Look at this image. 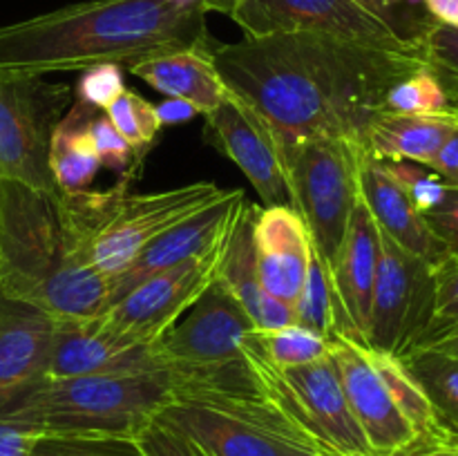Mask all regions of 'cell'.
Here are the masks:
<instances>
[{
    "mask_svg": "<svg viewBox=\"0 0 458 456\" xmlns=\"http://www.w3.org/2000/svg\"><path fill=\"white\" fill-rule=\"evenodd\" d=\"M34 436V429L0 418V456H27Z\"/></svg>",
    "mask_w": 458,
    "mask_h": 456,
    "instance_id": "cell-40",
    "label": "cell"
},
{
    "mask_svg": "<svg viewBox=\"0 0 458 456\" xmlns=\"http://www.w3.org/2000/svg\"><path fill=\"white\" fill-rule=\"evenodd\" d=\"M210 56L228 92L282 141L329 137L360 146L389 89L428 65L423 47L389 52L320 34L244 36L215 43Z\"/></svg>",
    "mask_w": 458,
    "mask_h": 456,
    "instance_id": "cell-1",
    "label": "cell"
},
{
    "mask_svg": "<svg viewBox=\"0 0 458 456\" xmlns=\"http://www.w3.org/2000/svg\"><path fill=\"white\" fill-rule=\"evenodd\" d=\"M27 456H146L134 436L36 434Z\"/></svg>",
    "mask_w": 458,
    "mask_h": 456,
    "instance_id": "cell-29",
    "label": "cell"
},
{
    "mask_svg": "<svg viewBox=\"0 0 458 456\" xmlns=\"http://www.w3.org/2000/svg\"><path fill=\"white\" fill-rule=\"evenodd\" d=\"M419 347L437 349V351L458 358V320L450 322V325L441 326V329H437V331H432V334L425 335V338L420 340Z\"/></svg>",
    "mask_w": 458,
    "mask_h": 456,
    "instance_id": "cell-42",
    "label": "cell"
},
{
    "mask_svg": "<svg viewBox=\"0 0 458 456\" xmlns=\"http://www.w3.org/2000/svg\"><path fill=\"white\" fill-rule=\"evenodd\" d=\"M432 275L434 322L428 334L458 320V250H447L437 264H432Z\"/></svg>",
    "mask_w": 458,
    "mask_h": 456,
    "instance_id": "cell-36",
    "label": "cell"
},
{
    "mask_svg": "<svg viewBox=\"0 0 458 456\" xmlns=\"http://www.w3.org/2000/svg\"><path fill=\"white\" fill-rule=\"evenodd\" d=\"M94 112L97 107L74 101L54 128L49 139V173L58 195H79L89 190L101 170V161L88 132Z\"/></svg>",
    "mask_w": 458,
    "mask_h": 456,
    "instance_id": "cell-25",
    "label": "cell"
},
{
    "mask_svg": "<svg viewBox=\"0 0 458 456\" xmlns=\"http://www.w3.org/2000/svg\"><path fill=\"white\" fill-rule=\"evenodd\" d=\"M244 3V0H201V7H204V12H217V13H226V16H233L235 13V9L240 7V4Z\"/></svg>",
    "mask_w": 458,
    "mask_h": 456,
    "instance_id": "cell-46",
    "label": "cell"
},
{
    "mask_svg": "<svg viewBox=\"0 0 458 456\" xmlns=\"http://www.w3.org/2000/svg\"><path fill=\"white\" fill-rule=\"evenodd\" d=\"M401 360L423 389L443 427L458 438V358L437 349L416 347Z\"/></svg>",
    "mask_w": 458,
    "mask_h": 456,
    "instance_id": "cell-26",
    "label": "cell"
},
{
    "mask_svg": "<svg viewBox=\"0 0 458 456\" xmlns=\"http://www.w3.org/2000/svg\"><path fill=\"white\" fill-rule=\"evenodd\" d=\"M380 259V231L365 201L358 199L344 232L343 246L329 273L335 300V331L343 338L365 344L376 275Z\"/></svg>",
    "mask_w": 458,
    "mask_h": 456,
    "instance_id": "cell-17",
    "label": "cell"
},
{
    "mask_svg": "<svg viewBox=\"0 0 458 456\" xmlns=\"http://www.w3.org/2000/svg\"><path fill=\"white\" fill-rule=\"evenodd\" d=\"M244 36L320 34L389 52L419 49L356 0H244L233 13Z\"/></svg>",
    "mask_w": 458,
    "mask_h": 456,
    "instance_id": "cell-12",
    "label": "cell"
},
{
    "mask_svg": "<svg viewBox=\"0 0 458 456\" xmlns=\"http://www.w3.org/2000/svg\"><path fill=\"white\" fill-rule=\"evenodd\" d=\"M112 280L92 262L61 206V195L3 183L0 197V293L40 308L54 320L106 311Z\"/></svg>",
    "mask_w": 458,
    "mask_h": 456,
    "instance_id": "cell-3",
    "label": "cell"
},
{
    "mask_svg": "<svg viewBox=\"0 0 458 456\" xmlns=\"http://www.w3.org/2000/svg\"><path fill=\"white\" fill-rule=\"evenodd\" d=\"M103 112L112 121V125L119 130L121 137L125 139V143L132 150L134 161L139 164L155 146L161 128H164L159 114H157V106H152L141 94L125 88Z\"/></svg>",
    "mask_w": 458,
    "mask_h": 456,
    "instance_id": "cell-28",
    "label": "cell"
},
{
    "mask_svg": "<svg viewBox=\"0 0 458 456\" xmlns=\"http://www.w3.org/2000/svg\"><path fill=\"white\" fill-rule=\"evenodd\" d=\"M255 215H258V206L244 199L226 246H224L217 282L249 313L255 331H273L295 325V311L291 304L268 295L259 284L253 244Z\"/></svg>",
    "mask_w": 458,
    "mask_h": 456,
    "instance_id": "cell-21",
    "label": "cell"
},
{
    "mask_svg": "<svg viewBox=\"0 0 458 456\" xmlns=\"http://www.w3.org/2000/svg\"><path fill=\"white\" fill-rule=\"evenodd\" d=\"M250 342L273 367H280V369L309 365L329 353V338L300 325L273 331H253Z\"/></svg>",
    "mask_w": 458,
    "mask_h": 456,
    "instance_id": "cell-27",
    "label": "cell"
},
{
    "mask_svg": "<svg viewBox=\"0 0 458 456\" xmlns=\"http://www.w3.org/2000/svg\"><path fill=\"white\" fill-rule=\"evenodd\" d=\"M380 161V159H378ZM387 173L392 174L398 182V186L407 192L411 204L420 210L428 213L434 206L443 201L447 192V183L434 173L429 165L414 164V161H383Z\"/></svg>",
    "mask_w": 458,
    "mask_h": 456,
    "instance_id": "cell-34",
    "label": "cell"
},
{
    "mask_svg": "<svg viewBox=\"0 0 458 456\" xmlns=\"http://www.w3.org/2000/svg\"><path fill=\"white\" fill-rule=\"evenodd\" d=\"M282 141V139H280ZM365 146L347 139L282 141L289 206L307 226L327 277L343 246L353 206L360 199V159Z\"/></svg>",
    "mask_w": 458,
    "mask_h": 456,
    "instance_id": "cell-7",
    "label": "cell"
},
{
    "mask_svg": "<svg viewBox=\"0 0 458 456\" xmlns=\"http://www.w3.org/2000/svg\"><path fill=\"white\" fill-rule=\"evenodd\" d=\"M157 114H159L161 125H173L191 121L197 114V110L192 106H188V103L179 101V98H168V101L157 106Z\"/></svg>",
    "mask_w": 458,
    "mask_h": 456,
    "instance_id": "cell-43",
    "label": "cell"
},
{
    "mask_svg": "<svg viewBox=\"0 0 458 456\" xmlns=\"http://www.w3.org/2000/svg\"><path fill=\"white\" fill-rule=\"evenodd\" d=\"M295 311V325L311 329L316 334L334 335L335 331V300L334 291H331L329 277H327L325 266H322L320 258L313 250L311 266H309L307 280H304L302 293H300L298 302L293 304Z\"/></svg>",
    "mask_w": 458,
    "mask_h": 456,
    "instance_id": "cell-31",
    "label": "cell"
},
{
    "mask_svg": "<svg viewBox=\"0 0 458 456\" xmlns=\"http://www.w3.org/2000/svg\"><path fill=\"white\" fill-rule=\"evenodd\" d=\"M244 353L264 392L331 452L338 456H374L349 407L331 353L309 365L280 369L255 349L250 335L244 340Z\"/></svg>",
    "mask_w": 458,
    "mask_h": 456,
    "instance_id": "cell-8",
    "label": "cell"
},
{
    "mask_svg": "<svg viewBox=\"0 0 458 456\" xmlns=\"http://www.w3.org/2000/svg\"><path fill=\"white\" fill-rule=\"evenodd\" d=\"M137 170L121 174L106 190L61 195V204L88 240L92 262L103 275H121L146 246L177 224L228 195L213 182H192L161 192H130Z\"/></svg>",
    "mask_w": 458,
    "mask_h": 456,
    "instance_id": "cell-6",
    "label": "cell"
},
{
    "mask_svg": "<svg viewBox=\"0 0 458 456\" xmlns=\"http://www.w3.org/2000/svg\"><path fill=\"white\" fill-rule=\"evenodd\" d=\"M215 47V45H213ZM210 47V49H213ZM210 49H179L143 58L128 72L168 98H179L197 110L210 114L226 98L228 88L213 65Z\"/></svg>",
    "mask_w": 458,
    "mask_h": 456,
    "instance_id": "cell-23",
    "label": "cell"
},
{
    "mask_svg": "<svg viewBox=\"0 0 458 456\" xmlns=\"http://www.w3.org/2000/svg\"><path fill=\"white\" fill-rule=\"evenodd\" d=\"M423 217L432 235L447 250H458V188L447 186L441 204L423 213Z\"/></svg>",
    "mask_w": 458,
    "mask_h": 456,
    "instance_id": "cell-39",
    "label": "cell"
},
{
    "mask_svg": "<svg viewBox=\"0 0 458 456\" xmlns=\"http://www.w3.org/2000/svg\"><path fill=\"white\" fill-rule=\"evenodd\" d=\"M3 183H4V177L3 173H0V197H3Z\"/></svg>",
    "mask_w": 458,
    "mask_h": 456,
    "instance_id": "cell-47",
    "label": "cell"
},
{
    "mask_svg": "<svg viewBox=\"0 0 458 456\" xmlns=\"http://www.w3.org/2000/svg\"><path fill=\"white\" fill-rule=\"evenodd\" d=\"M434 22L458 27V0H420Z\"/></svg>",
    "mask_w": 458,
    "mask_h": 456,
    "instance_id": "cell-44",
    "label": "cell"
},
{
    "mask_svg": "<svg viewBox=\"0 0 458 456\" xmlns=\"http://www.w3.org/2000/svg\"><path fill=\"white\" fill-rule=\"evenodd\" d=\"M204 134L215 150L244 173L264 206L289 204L282 141L258 110L228 92L226 98L206 114Z\"/></svg>",
    "mask_w": 458,
    "mask_h": 456,
    "instance_id": "cell-15",
    "label": "cell"
},
{
    "mask_svg": "<svg viewBox=\"0 0 458 456\" xmlns=\"http://www.w3.org/2000/svg\"><path fill=\"white\" fill-rule=\"evenodd\" d=\"M152 369H170L157 344L125 334L103 313L92 317L56 320L49 349L47 378Z\"/></svg>",
    "mask_w": 458,
    "mask_h": 456,
    "instance_id": "cell-16",
    "label": "cell"
},
{
    "mask_svg": "<svg viewBox=\"0 0 458 456\" xmlns=\"http://www.w3.org/2000/svg\"><path fill=\"white\" fill-rule=\"evenodd\" d=\"M383 110L392 114H443L452 107L434 72L425 65L389 89Z\"/></svg>",
    "mask_w": 458,
    "mask_h": 456,
    "instance_id": "cell-30",
    "label": "cell"
},
{
    "mask_svg": "<svg viewBox=\"0 0 458 456\" xmlns=\"http://www.w3.org/2000/svg\"><path fill=\"white\" fill-rule=\"evenodd\" d=\"M88 132L89 141H92L94 146V152H97L98 161H101V168L114 170V173L119 174L139 168V164L134 161L132 150H130L125 139L119 134V130L112 125L110 119H107L106 112H94L92 119H89L88 123Z\"/></svg>",
    "mask_w": 458,
    "mask_h": 456,
    "instance_id": "cell-35",
    "label": "cell"
},
{
    "mask_svg": "<svg viewBox=\"0 0 458 456\" xmlns=\"http://www.w3.org/2000/svg\"><path fill=\"white\" fill-rule=\"evenodd\" d=\"M70 98L63 85L0 72V173L7 182L58 195L49 173V139Z\"/></svg>",
    "mask_w": 458,
    "mask_h": 456,
    "instance_id": "cell-9",
    "label": "cell"
},
{
    "mask_svg": "<svg viewBox=\"0 0 458 456\" xmlns=\"http://www.w3.org/2000/svg\"><path fill=\"white\" fill-rule=\"evenodd\" d=\"M456 116H458V112H456Z\"/></svg>",
    "mask_w": 458,
    "mask_h": 456,
    "instance_id": "cell-48",
    "label": "cell"
},
{
    "mask_svg": "<svg viewBox=\"0 0 458 456\" xmlns=\"http://www.w3.org/2000/svg\"><path fill=\"white\" fill-rule=\"evenodd\" d=\"M174 369L45 378L3 420L36 434L134 436L161 414L177 389Z\"/></svg>",
    "mask_w": 458,
    "mask_h": 456,
    "instance_id": "cell-5",
    "label": "cell"
},
{
    "mask_svg": "<svg viewBox=\"0 0 458 456\" xmlns=\"http://www.w3.org/2000/svg\"><path fill=\"white\" fill-rule=\"evenodd\" d=\"M360 199L385 235L392 237L401 249L429 264H437L447 253L445 246L432 235L423 213L411 204L407 192L387 173L383 161L362 150L360 159Z\"/></svg>",
    "mask_w": 458,
    "mask_h": 456,
    "instance_id": "cell-22",
    "label": "cell"
},
{
    "mask_svg": "<svg viewBox=\"0 0 458 456\" xmlns=\"http://www.w3.org/2000/svg\"><path fill=\"white\" fill-rule=\"evenodd\" d=\"M123 89V67L107 63V65H94L81 72L74 94L79 103L97 107V110H106Z\"/></svg>",
    "mask_w": 458,
    "mask_h": 456,
    "instance_id": "cell-37",
    "label": "cell"
},
{
    "mask_svg": "<svg viewBox=\"0 0 458 456\" xmlns=\"http://www.w3.org/2000/svg\"><path fill=\"white\" fill-rule=\"evenodd\" d=\"M244 199V190L233 188V190H228L226 197L206 206L204 210L188 217L186 222L177 224L168 232L157 237L121 275L112 277L107 304L121 298L125 291L139 284L143 277L174 266L179 262H186V259L199 258V255H206L217 249V246H222L228 240V235H231L233 224H235L237 215H240Z\"/></svg>",
    "mask_w": 458,
    "mask_h": 456,
    "instance_id": "cell-19",
    "label": "cell"
},
{
    "mask_svg": "<svg viewBox=\"0 0 458 456\" xmlns=\"http://www.w3.org/2000/svg\"><path fill=\"white\" fill-rule=\"evenodd\" d=\"M253 244L259 284L268 295L293 307L313 258L311 237L298 210L289 204L258 208Z\"/></svg>",
    "mask_w": 458,
    "mask_h": 456,
    "instance_id": "cell-20",
    "label": "cell"
},
{
    "mask_svg": "<svg viewBox=\"0 0 458 456\" xmlns=\"http://www.w3.org/2000/svg\"><path fill=\"white\" fill-rule=\"evenodd\" d=\"M329 353L349 407L374 456H401L423 447L416 429L398 407L387 380L371 360L369 349L334 334L329 335Z\"/></svg>",
    "mask_w": 458,
    "mask_h": 456,
    "instance_id": "cell-14",
    "label": "cell"
},
{
    "mask_svg": "<svg viewBox=\"0 0 458 456\" xmlns=\"http://www.w3.org/2000/svg\"><path fill=\"white\" fill-rule=\"evenodd\" d=\"M56 320L0 293V418L47 378Z\"/></svg>",
    "mask_w": 458,
    "mask_h": 456,
    "instance_id": "cell-18",
    "label": "cell"
},
{
    "mask_svg": "<svg viewBox=\"0 0 458 456\" xmlns=\"http://www.w3.org/2000/svg\"><path fill=\"white\" fill-rule=\"evenodd\" d=\"M458 128L456 112L443 114H392L383 112L371 121L365 150L380 161H414L429 165Z\"/></svg>",
    "mask_w": 458,
    "mask_h": 456,
    "instance_id": "cell-24",
    "label": "cell"
},
{
    "mask_svg": "<svg viewBox=\"0 0 458 456\" xmlns=\"http://www.w3.org/2000/svg\"><path fill=\"white\" fill-rule=\"evenodd\" d=\"M146 456H213L204 447L173 425L155 418L137 434Z\"/></svg>",
    "mask_w": 458,
    "mask_h": 456,
    "instance_id": "cell-38",
    "label": "cell"
},
{
    "mask_svg": "<svg viewBox=\"0 0 458 456\" xmlns=\"http://www.w3.org/2000/svg\"><path fill=\"white\" fill-rule=\"evenodd\" d=\"M157 418L213 456H338L264 392L250 362L215 380L179 376Z\"/></svg>",
    "mask_w": 458,
    "mask_h": 456,
    "instance_id": "cell-4",
    "label": "cell"
},
{
    "mask_svg": "<svg viewBox=\"0 0 458 456\" xmlns=\"http://www.w3.org/2000/svg\"><path fill=\"white\" fill-rule=\"evenodd\" d=\"M429 168L443 179L450 188H458V128L447 139L445 146L438 150V155L429 161Z\"/></svg>",
    "mask_w": 458,
    "mask_h": 456,
    "instance_id": "cell-41",
    "label": "cell"
},
{
    "mask_svg": "<svg viewBox=\"0 0 458 456\" xmlns=\"http://www.w3.org/2000/svg\"><path fill=\"white\" fill-rule=\"evenodd\" d=\"M420 45L425 63L441 83L452 112H458V27L434 22Z\"/></svg>",
    "mask_w": 458,
    "mask_h": 456,
    "instance_id": "cell-32",
    "label": "cell"
},
{
    "mask_svg": "<svg viewBox=\"0 0 458 456\" xmlns=\"http://www.w3.org/2000/svg\"><path fill=\"white\" fill-rule=\"evenodd\" d=\"M253 331L249 313L215 280L155 344L182 378H206L244 365Z\"/></svg>",
    "mask_w": 458,
    "mask_h": 456,
    "instance_id": "cell-11",
    "label": "cell"
},
{
    "mask_svg": "<svg viewBox=\"0 0 458 456\" xmlns=\"http://www.w3.org/2000/svg\"><path fill=\"white\" fill-rule=\"evenodd\" d=\"M213 45L201 0H89L0 27V72L43 79Z\"/></svg>",
    "mask_w": 458,
    "mask_h": 456,
    "instance_id": "cell-2",
    "label": "cell"
},
{
    "mask_svg": "<svg viewBox=\"0 0 458 456\" xmlns=\"http://www.w3.org/2000/svg\"><path fill=\"white\" fill-rule=\"evenodd\" d=\"M226 241L210 253L143 277L139 284L107 304L103 316L125 334L155 344L217 280Z\"/></svg>",
    "mask_w": 458,
    "mask_h": 456,
    "instance_id": "cell-13",
    "label": "cell"
},
{
    "mask_svg": "<svg viewBox=\"0 0 458 456\" xmlns=\"http://www.w3.org/2000/svg\"><path fill=\"white\" fill-rule=\"evenodd\" d=\"M401 456H458V443H441V445H423Z\"/></svg>",
    "mask_w": 458,
    "mask_h": 456,
    "instance_id": "cell-45",
    "label": "cell"
},
{
    "mask_svg": "<svg viewBox=\"0 0 458 456\" xmlns=\"http://www.w3.org/2000/svg\"><path fill=\"white\" fill-rule=\"evenodd\" d=\"M432 322V264L407 253L380 231L378 275L367 322V347L401 358L419 347Z\"/></svg>",
    "mask_w": 458,
    "mask_h": 456,
    "instance_id": "cell-10",
    "label": "cell"
},
{
    "mask_svg": "<svg viewBox=\"0 0 458 456\" xmlns=\"http://www.w3.org/2000/svg\"><path fill=\"white\" fill-rule=\"evenodd\" d=\"M407 43L420 45L434 21L420 0H356Z\"/></svg>",
    "mask_w": 458,
    "mask_h": 456,
    "instance_id": "cell-33",
    "label": "cell"
}]
</instances>
